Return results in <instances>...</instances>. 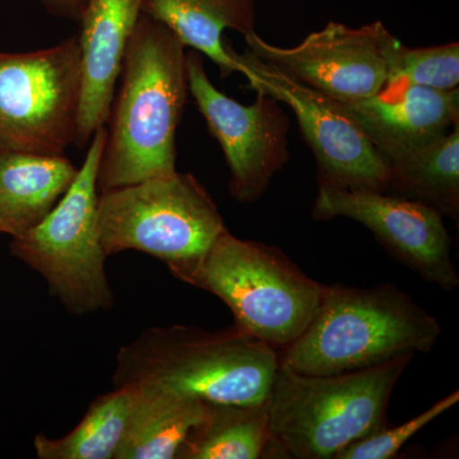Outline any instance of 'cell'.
Returning <instances> with one entry per match:
<instances>
[{"instance_id":"30bf717a","label":"cell","mask_w":459,"mask_h":459,"mask_svg":"<svg viewBox=\"0 0 459 459\" xmlns=\"http://www.w3.org/2000/svg\"><path fill=\"white\" fill-rule=\"evenodd\" d=\"M244 39L250 56L342 104L385 89L400 44L380 21L358 29L329 22L294 48L274 47L255 31Z\"/></svg>"},{"instance_id":"9a60e30c","label":"cell","mask_w":459,"mask_h":459,"mask_svg":"<svg viewBox=\"0 0 459 459\" xmlns=\"http://www.w3.org/2000/svg\"><path fill=\"white\" fill-rule=\"evenodd\" d=\"M77 172L65 155L0 151V232L13 238L38 225Z\"/></svg>"},{"instance_id":"2e32d148","label":"cell","mask_w":459,"mask_h":459,"mask_svg":"<svg viewBox=\"0 0 459 459\" xmlns=\"http://www.w3.org/2000/svg\"><path fill=\"white\" fill-rule=\"evenodd\" d=\"M142 13L168 27L184 47L210 57L222 77L240 72L237 53L223 42V32L255 31V0H143Z\"/></svg>"},{"instance_id":"4fadbf2b","label":"cell","mask_w":459,"mask_h":459,"mask_svg":"<svg viewBox=\"0 0 459 459\" xmlns=\"http://www.w3.org/2000/svg\"><path fill=\"white\" fill-rule=\"evenodd\" d=\"M342 104V102H341ZM386 165L439 140L459 124V91L386 83L370 98L342 104Z\"/></svg>"},{"instance_id":"3957f363","label":"cell","mask_w":459,"mask_h":459,"mask_svg":"<svg viewBox=\"0 0 459 459\" xmlns=\"http://www.w3.org/2000/svg\"><path fill=\"white\" fill-rule=\"evenodd\" d=\"M439 323L392 283L369 289L325 285L316 316L280 351V364L307 376H336L427 353Z\"/></svg>"},{"instance_id":"7a4b0ae2","label":"cell","mask_w":459,"mask_h":459,"mask_svg":"<svg viewBox=\"0 0 459 459\" xmlns=\"http://www.w3.org/2000/svg\"><path fill=\"white\" fill-rule=\"evenodd\" d=\"M280 352L238 325L205 331L174 325L142 332L119 350L113 382L152 385L207 403L267 402Z\"/></svg>"},{"instance_id":"7c38bea8","label":"cell","mask_w":459,"mask_h":459,"mask_svg":"<svg viewBox=\"0 0 459 459\" xmlns=\"http://www.w3.org/2000/svg\"><path fill=\"white\" fill-rule=\"evenodd\" d=\"M313 217L359 222L422 280L446 292L459 285L443 214L421 202L388 192L319 186Z\"/></svg>"},{"instance_id":"5b68a950","label":"cell","mask_w":459,"mask_h":459,"mask_svg":"<svg viewBox=\"0 0 459 459\" xmlns=\"http://www.w3.org/2000/svg\"><path fill=\"white\" fill-rule=\"evenodd\" d=\"M171 274L219 298L235 325L279 352L312 322L325 290L279 247L243 240L229 230L202 258Z\"/></svg>"},{"instance_id":"7402d4cb","label":"cell","mask_w":459,"mask_h":459,"mask_svg":"<svg viewBox=\"0 0 459 459\" xmlns=\"http://www.w3.org/2000/svg\"><path fill=\"white\" fill-rule=\"evenodd\" d=\"M459 402V392L446 395L442 400L435 402L424 412L398 425V427H385L377 433L368 435L358 442L338 453L336 459H389L397 455L411 437H415L420 430L428 427L435 419L444 415L446 411L455 407Z\"/></svg>"},{"instance_id":"5bb4252c","label":"cell","mask_w":459,"mask_h":459,"mask_svg":"<svg viewBox=\"0 0 459 459\" xmlns=\"http://www.w3.org/2000/svg\"><path fill=\"white\" fill-rule=\"evenodd\" d=\"M143 0H84L78 36L82 92L74 144L87 147L107 126L124 56L142 14Z\"/></svg>"},{"instance_id":"8992f818","label":"cell","mask_w":459,"mask_h":459,"mask_svg":"<svg viewBox=\"0 0 459 459\" xmlns=\"http://www.w3.org/2000/svg\"><path fill=\"white\" fill-rule=\"evenodd\" d=\"M105 141L102 126L56 207L38 225L12 238V255L38 272L50 294L74 316L107 312L114 305L99 228L98 177Z\"/></svg>"},{"instance_id":"9c48e42d","label":"cell","mask_w":459,"mask_h":459,"mask_svg":"<svg viewBox=\"0 0 459 459\" xmlns=\"http://www.w3.org/2000/svg\"><path fill=\"white\" fill-rule=\"evenodd\" d=\"M237 56L238 74L247 77L253 90L294 111L316 156L319 186L388 192V165L341 102L287 77L247 51Z\"/></svg>"},{"instance_id":"ba28073f","label":"cell","mask_w":459,"mask_h":459,"mask_svg":"<svg viewBox=\"0 0 459 459\" xmlns=\"http://www.w3.org/2000/svg\"><path fill=\"white\" fill-rule=\"evenodd\" d=\"M82 92L78 36L31 53H0V151L65 155Z\"/></svg>"},{"instance_id":"277c9868","label":"cell","mask_w":459,"mask_h":459,"mask_svg":"<svg viewBox=\"0 0 459 459\" xmlns=\"http://www.w3.org/2000/svg\"><path fill=\"white\" fill-rule=\"evenodd\" d=\"M412 359L336 376H307L280 364L267 400L273 458L336 459L386 427L389 400Z\"/></svg>"},{"instance_id":"8fae6325","label":"cell","mask_w":459,"mask_h":459,"mask_svg":"<svg viewBox=\"0 0 459 459\" xmlns=\"http://www.w3.org/2000/svg\"><path fill=\"white\" fill-rule=\"evenodd\" d=\"M186 74L189 92L228 162L232 198L258 201L290 159L289 117L281 102L263 92L252 105L229 98L211 82L198 53L186 54Z\"/></svg>"},{"instance_id":"e0dca14e","label":"cell","mask_w":459,"mask_h":459,"mask_svg":"<svg viewBox=\"0 0 459 459\" xmlns=\"http://www.w3.org/2000/svg\"><path fill=\"white\" fill-rule=\"evenodd\" d=\"M135 386L140 394L115 459H177L205 402L159 386Z\"/></svg>"},{"instance_id":"44dd1931","label":"cell","mask_w":459,"mask_h":459,"mask_svg":"<svg viewBox=\"0 0 459 459\" xmlns=\"http://www.w3.org/2000/svg\"><path fill=\"white\" fill-rule=\"evenodd\" d=\"M403 82L437 91L458 89L459 44L410 49L398 44L391 60L388 82Z\"/></svg>"},{"instance_id":"ffe728a7","label":"cell","mask_w":459,"mask_h":459,"mask_svg":"<svg viewBox=\"0 0 459 459\" xmlns=\"http://www.w3.org/2000/svg\"><path fill=\"white\" fill-rule=\"evenodd\" d=\"M138 394L137 386L126 385L99 395L71 433L56 439L36 435V455L40 459H115Z\"/></svg>"},{"instance_id":"6da1fadb","label":"cell","mask_w":459,"mask_h":459,"mask_svg":"<svg viewBox=\"0 0 459 459\" xmlns=\"http://www.w3.org/2000/svg\"><path fill=\"white\" fill-rule=\"evenodd\" d=\"M119 78L100 162V193L177 171V132L189 92L186 47L142 13Z\"/></svg>"},{"instance_id":"d6986e66","label":"cell","mask_w":459,"mask_h":459,"mask_svg":"<svg viewBox=\"0 0 459 459\" xmlns=\"http://www.w3.org/2000/svg\"><path fill=\"white\" fill-rule=\"evenodd\" d=\"M388 192L459 217V124L448 134L388 162Z\"/></svg>"},{"instance_id":"ac0fdd59","label":"cell","mask_w":459,"mask_h":459,"mask_svg":"<svg viewBox=\"0 0 459 459\" xmlns=\"http://www.w3.org/2000/svg\"><path fill=\"white\" fill-rule=\"evenodd\" d=\"M273 458L267 402L207 403L177 459Z\"/></svg>"},{"instance_id":"52a82bcc","label":"cell","mask_w":459,"mask_h":459,"mask_svg":"<svg viewBox=\"0 0 459 459\" xmlns=\"http://www.w3.org/2000/svg\"><path fill=\"white\" fill-rule=\"evenodd\" d=\"M99 228L108 256L146 253L171 273L202 258L228 230L204 186L178 170L100 193Z\"/></svg>"},{"instance_id":"603a6c76","label":"cell","mask_w":459,"mask_h":459,"mask_svg":"<svg viewBox=\"0 0 459 459\" xmlns=\"http://www.w3.org/2000/svg\"><path fill=\"white\" fill-rule=\"evenodd\" d=\"M42 5L54 16L80 21L84 0H41Z\"/></svg>"}]
</instances>
